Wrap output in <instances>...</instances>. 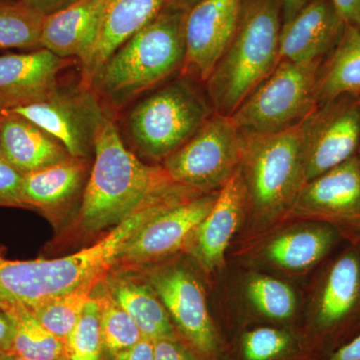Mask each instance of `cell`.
Segmentation results:
<instances>
[{
  "label": "cell",
  "instance_id": "cell-29",
  "mask_svg": "<svg viewBox=\"0 0 360 360\" xmlns=\"http://www.w3.org/2000/svg\"><path fill=\"white\" fill-rule=\"evenodd\" d=\"M44 16L20 0L0 1V49H40Z\"/></svg>",
  "mask_w": 360,
  "mask_h": 360
},
{
  "label": "cell",
  "instance_id": "cell-39",
  "mask_svg": "<svg viewBox=\"0 0 360 360\" xmlns=\"http://www.w3.org/2000/svg\"><path fill=\"white\" fill-rule=\"evenodd\" d=\"M13 326L6 312L0 310V354L9 352L13 342Z\"/></svg>",
  "mask_w": 360,
  "mask_h": 360
},
{
  "label": "cell",
  "instance_id": "cell-44",
  "mask_svg": "<svg viewBox=\"0 0 360 360\" xmlns=\"http://www.w3.org/2000/svg\"><path fill=\"white\" fill-rule=\"evenodd\" d=\"M0 117H1V111H0ZM0 160H4V153H2L1 141H0Z\"/></svg>",
  "mask_w": 360,
  "mask_h": 360
},
{
  "label": "cell",
  "instance_id": "cell-3",
  "mask_svg": "<svg viewBox=\"0 0 360 360\" xmlns=\"http://www.w3.org/2000/svg\"><path fill=\"white\" fill-rule=\"evenodd\" d=\"M243 134L246 217L232 246L283 222L307 181L302 122L277 134Z\"/></svg>",
  "mask_w": 360,
  "mask_h": 360
},
{
  "label": "cell",
  "instance_id": "cell-36",
  "mask_svg": "<svg viewBox=\"0 0 360 360\" xmlns=\"http://www.w3.org/2000/svg\"><path fill=\"white\" fill-rule=\"evenodd\" d=\"M343 22L360 32V0H331Z\"/></svg>",
  "mask_w": 360,
  "mask_h": 360
},
{
  "label": "cell",
  "instance_id": "cell-22",
  "mask_svg": "<svg viewBox=\"0 0 360 360\" xmlns=\"http://www.w3.org/2000/svg\"><path fill=\"white\" fill-rule=\"evenodd\" d=\"M108 0H78L44 16L40 47L63 59L84 60L96 44Z\"/></svg>",
  "mask_w": 360,
  "mask_h": 360
},
{
  "label": "cell",
  "instance_id": "cell-17",
  "mask_svg": "<svg viewBox=\"0 0 360 360\" xmlns=\"http://www.w3.org/2000/svg\"><path fill=\"white\" fill-rule=\"evenodd\" d=\"M243 0H200L187 13L186 72L205 82L226 51L238 28Z\"/></svg>",
  "mask_w": 360,
  "mask_h": 360
},
{
  "label": "cell",
  "instance_id": "cell-28",
  "mask_svg": "<svg viewBox=\"0 0 360 360\" xmlns=\"http://www.w3.org/2000/svg\"><path fill=\"white\" fill-rule=\"evenodd\" d=\"M103 281L85 283L65 295L47 300L30 310L47 330L59 340L65 341L82 316L94 290Z\"/></svg>",
  "mask_w": 360,
  "mask_h": 360
},
{
  "label": "cell",
  "instance_id": "cell-15",
  "mask_svg": "<svg viewBox=\"0 0 360 360\" xmlns=\"http://www.w3.org/2000/svg\"><path fill=\"white\" fill-rule=\"evenodd\" d=\"M246 193L239 168L219 191L214 205L198 225L184 253L206 277L221 276L229 253L245 224Z\"/></svg>",
  "mask_w": 360,
  "mask_h": 360
},
{
  "label": "cell",
  "instance_id": "cell-26",
  "mask_svg": "<svg viewBox=\"0 0 360 360\" xmlns=\"http://www.w3.org/2000/svg\"><path fill=\"white\" fill-rule=\"evenodd\" d=\"M342 96H360V32L347 25L338 44L321 63L317 105Z\"/></svg>",
  "mask_w": 360,
  "mask_h": 360
},
{
  "label": "cell",
  "instance_id": "cell-7",
  "mask_svg": "<svg viewBox=\"0 0 360 360\" xmlns=\"http://www.w3.org/2000/svg\"><path fill=\"white\" fill-rule=\"evenodd\" d=\"M193 80L180 77L134 104L125 131L137 150L163 161L188 141L212 115Z\"/></svg>",
  "mask_w": 360,
  "mask_h": 360
},
{
  "label": "cell",
  "instance_id": "cell-38",
  "mask_svg": "<svg viewBox=\"0 0 360 360\" xmlns=\"http://www.w3.org/2000/svg\"><path fill=\"white\" fill-rule=\"evenodd\" d=\"M322 360H360V335Z\"/></svg>",
  "mask_w": 360,
  "mask_h": 360
},
{
  "label": "cell",
  "instance_id": "cell-5",
  "mask_svg": "<svg viewBox=\"0 0 360 360\" xmlns=\"http://www.w3.org/2000/svg\"><path fill=\"white\" fill-rule=\"evenodd\" d=\"M281 0H243L238 28L206 80L215 112L231 116L279 63Z\"/></svg>",
  "mask_w": 360,
  "mask_h": 360
},
{
  "label": "cell",
  "instance_id": "cell-23",
  "mask_svg": "<svg viewBox=\"0 0 360 360\" xmlns=\"http://www.w3.org/2000/svg\"><path fill=\"white\" fill-rule=\"evenodd\" d=\"M0 141L4 160L22 174L71 158L53 136L13 111H1Z\"/></svg>",
  "mask_w": 360,
  "mask_h": 360
},
{
  "label": "cell",
  "instance_id": "cell-14",
  "mask_svg": "<svg viewBox=\"0 0 360 360\" xmlns=\"http://www.w3.org/2000/svg\"><path fill=\"white\" fill-rule=\"evenodd\" d=\"M307 179L356 155L360 146V96H342L317 105L302 122Z\"/></svg>",
  "mask_w": 360,
  "mask_h": 360
},
{
  "label": "cell",
  "instance_id": "cell-1",
  "mask_svg": "<svg viewBox=\"0 0 360 360\" xmlns=\"http://www.w3.org/2000/svg\"><path fill=\"white\" fill-rule=\"evenodd\" d=\"M175 196L143 206L96 245L53 259L11 260L0 253V310L28 309L91 281H105L135 233L156 215L179 205Z\"/></svg>",
  "mask_w": 360,
  "mask_h": 360
},
{
  "label": "cell",
  "instance_id": "cell-42",
  "mask_svg": "<svg viewBox=\"0 0 360 360\" xmlns=\"http://www.w3.org/2000/svg\"><path fill=\"white\" fill-rule=\"evenodd\" d=\"M0 360H34L25 359V357L20 356V355L14 354L13 352H4L0 354Z\"/></svg>",
  "mask_w": 360,
  "mask_h": 360
},
{
  "label": "cell",
  "instance_id": "cell-41",
  "mask_svg": "<svg viewBox=\"0 0 360 360\" xmlns=\"http://www.w3.org/2000/svg\"><path fill=\"white\" fill-rule=\"evenodd\" d=\"M198 1H200V0H168L167 4L189 11V9L193 6H195Z\"/></svg>",
  "mask_w": 360,
  "mask_h": 360
},
{
  "label": "cell",
  "instance_id": "cell-35",
  "mask_svg": "<svg viewBox=\"0 0 360 360\" xmlns=\"http://www.w3.org/2000/svg\"><path fill=\"white\" fill-rule=\"evenodd\" d=\"M112 357V360H155V341L143 336L134 345Z\"/></svg>",
  "mask_w": 360,
  "mask_h": 360
},
{
  "label": "cell",
  "instance_id": "cell-11",
  "mask_svg": "<svg viewBox=\"0 0 360 360\" xmlns=\"http://www.w3.org/2000/svg\"><path fill=\"white\" fill-rule=\"evenodd\" d=\"M8 111L37 124L77 158H86L94 151L97 131L108 113L94 89L80 82L58 84L39 101Z\"/></svg>",
  "mask_w": 360,
  "mask_h": 360
},
{
  "label": "cell",
  "instance_id": "cell-32",
  "mask_svg": "<svg viewBox=\"0 0 360 360\" xmlns=\"http://www.w3.org/2000/svg\"><path fill=\"white\" fill-rule=\"evenodd\" d=\"M68 360H103L98 302L94 295L65 341Z\"/></svg>",
  "mask_w": 360,
  "mask_h": 360
},
{
  "label": "cell",
  "instance_id": "cell-6",
  "mask_svg": "<svg viewBox=\"0 0 360 360\" xmlns=\"http://www.w3.org/2000/svg\"><path fill=\"white\" fill-rule=\"evenodd\" d=\"M300 316L317 360L360 335V251L354 243L347 241L311 274Z\"/></svg>",
  "mask_w": 360,
  "mask_h": 360
},
{
  "label": "cell",
  "instance_id": "cell-25",
  "mask_svg": "<svg viewBox=\"0 0 360 360\" xmlns=\"http://www.w3.org/2000/svg\"><path fill=\"white\" fill-rule=\"evenodd\" d=\"M108 281L111 295L131 316L144 338L153 341L176 338L174 322L146 279L113 277Z\"/></svg>",
  "mask_w": 360,
  "mask_h": 360
},
{
  "label": "cell",
  "instance_id": "cell-43",
  "mask_svg": "<svg viewBox=\"0 0 360 360\" xmlns=\"http://www.w3.org/2000/svg\"><path fill=\"white\" fill-rule=\"evenodd\" d=\"M352 243H354L355 245L357 246V248H359L360 251V232L359 233V236L355 238L354 240L352 241Z\"/></svg>",
  "mask_w": 360,
  "mask_h": 360
},
{
  "label": "cell",
  "instance_id": "cell-45",
  "mask_svg": "<svg viewBox=\"0 0 360 360\" xmlns=\"http://www.w3.org/2000/svg\"><path fill=\"white\" fill-rule=\"evenodd\" d=\"M356 155L357 160H359V167H360V146H359V150H357L356 155Z\"/></svg>",
  "mask_w": 360,
  "mask_h": 360
},
{
  "label": "cell",
  "instance_id": "cell-12",
  "mask_svg": "<svg viewBox=\"0 0 360 360\" xmlns=\"http://www.w3.org/2000/svg\"><path fill=\"white\" fill-rule=\"evenodd\" d=\"M146 281L167 309L174 326L203 356H217L220 340L198 274L180 262L150 269Z\"/></svg>",
  "mask_w": 360,
  "mask_h": 360
},
{
  "label": "cell",
  "instance_id": "cell-8",
  "mask_svg": "<svg viewBox=\"0 0 360 360\" xmlns=\"http://www.w3.org/2000/svg\"><path fill=\"white\" fill-rule=\"evenodd\" d=\"M342 243L333 225L307 220L284 221L241 245L232 246L229 264L260 270L288 281L311 276Z\"/></svg>",
  "mask_w": 360,
  "mask_h": 360
},
{
  "label": "cell",
  "instance_id": "cell-9",
  "mask_svg": "<svg viewBox=\"0 0 360 360\" xmlns=\"http://www.w3.org/2000/svg\"><path fill=\"white\" fill-rule=\"evenodd\" d=\"M322 63L281 61L232 113V122L243 134H277L303 122L317 108Z\"/></svg>",
  "mask_w": 360,
  "mask_h": 360
},
{
  "label": "cell",
  "instance_id": "cell-46",
  "mask_svg": "<svg viewBox=\"0 0 360 360\" xmlns=\"http://www.w3.org/2000/svg\"><path fill=\"white\" fill-rule=\"evenodd\" d=\"M0 1H11V0H0Z\"/></svg>",
  "mask_w": 360,
  "mask_h": 360
},
{
  "label": "cell",
  "instance_id": "cell-18",
  "mask_svg": "<svg viewBox=\"0 0 360 360\" xmlns=\"http://www.w3.org/2000/svg\"><path fill=\"white\" fill-rule=\"evenodd\" d=\"M233 267L231 307L250 319L281 328L300 319L303 292L295 283L260 270Z\"/></svg>",
  "mask_w": 360,
  "mask_h": 360
},
{
  "label": "cell",
  "instance_id": "cell-20",
  "mask_svg": "<svg viewBox=\"0 0 360 360\" xmlns=\"http://www.w3.org/2000/svg\"><path fill=\"white\" fill-rule=\"evenodd\" d=\"M71 60L44 49L0 56V111L14 110L46 96L59 84V75Z\"/></svg>",
  "mask_w": 360,
  "mask_h": 360
},
{
  "label": "cell",
  "instance_id": "cell-37",
  "mask_svg": "<svg viewBox=\"0 0 360 360\" xmlns=\"http://www.w3.org/2000/svg\"><path fill=\"white\" fill-rule=\"evenodd\" d=\"M20 1L42 15L47 16L72 6L78 0H20Z\"/></svg>",
  "mask_w": 360,
  "mask_h": 360
},
{
  "label": "cell",
  "instance_id": "cell-21",
  "mask_svg": "<svg viewBox=\"0 0 360 360\" xmlns=\"http://www.w3.org/2000/svg\"><path fill=\"white\" fill-rule=\"evenodd\" d=\"M168 0H108L98 37L89 56L80 61L79 82L91 87L101 66L113 52L153 20Z\"/></svg>",
  "mask_w": 360,
  "mask_h": 360
},
{
  "label": "cell",
  "instance_id": "cell-30",
  "mask_svg": "<svg viewBox=\"0 0 360 360\" xmlns=\"http://www.w3.org/2000/svg\"><path fill=\"white\" fill-rule=\"evenodd\" d=\"M94 296L98 302L103 348L111 356L132 347L143 338L134 319L116 302L108 288Z\"/></svg>",
  "mask_w": 360,
  "mask_h": 360
},
{
  "label": "cell",
  "instance_id": "cell-34",
  "mask_svg": "<svg viewBox=\"0 0 360 360\" xmlns=\"http://www.w3.org/2000/svg\"><path fill=\"white\" fill-rule=\"evenodd\" d=\"M155 360H194L177 338L155 340Z\"/></svg>",
  "mask_w": 360,
  "mask_h": 360
},
{
  "label": "cell",
  "instance_id": "cell-33",
  "mask_svg": "<svg viewBox=\"0 0 360 360\" xmlns=\"http://www.w3.org/2000/svg\"><path fill=\"white\" fill-rule=\"evenodd\" d=\"M23 174L6 160H0V205L25 206L21 188Z\"/></svg>",
  "mask_w": 360,
  "mask_h": 360
},
{
  "label": "cell",
  "instance_id": "cell-2",
  "mask_svg": "<svg viewBox=\"0 0 360 360\" xmlns=\"http://www.w3.org/2000/svg\"><path fill=\"white\" fill-rule=\"evenodd\" d=\"M94 153L77 215L78 226L87 233L115 227L153 201L193 191L175 182L162 167L146 165L135 156L110 113L97 131Z\"/></svg>",
  "mask_w": 360,
  "mask_h": 360
},
{
  "label": "cell",
  "instance_id": "cell-4",
  "mask_svg": "<svg viewBox=\"0 0 360 360\" xmlns=\"http://www.w3.org/2000/svg\"><path fill=\"white\" fill-rule=\"evenodd\" d=\"M187 13L167 4L113 52L91 82L104 108H123L182 68Z\"/></svg>",
  "mask_w": 360,
  "mask_h": 360
},
{
  "label": "cell",
  "instance_id": "cell-27",
  "mask_svg": "<svg viewBox=\"0 0 360 360\" xmlns=\"http://www.w3.org/2000/svg\"><path fill=\"white\" fill-rule=\"evenodd\" d=\"M4 312L13 326L9 352L34 360H68L65 341L47 330L27 307H11Z\"/></svg>",
  "mask_w": 360,
  "mask_h": 360
},
{
  "label": "cell",
  "instance_id": "cell-19",
  "mask_svg": "<svg viewBox=\"0 0 360 360\" xmlns=\"http://www.w3.org/2000/svg\"><path fill=\"white\" fill-rule=\"evenodd\" d=\"M345 23L331 0H311L279 34V63L323 60L338 44Z\"/></svg>",
  "mask_w": 360,
  "mask_h": 360
},
{
  "label": "cell",
  "instance_id": "cell-24",
  "mask_svg": "<svg viewBox=\"0 0 360 360\" xmlns=\"http://www.w3.org/2000/svg\"><path fill=\"white\" fill-rule=\"evenodd\" d=\"M86 158H71L56 165L23 174L25 206L53 210L70 202L84 186Z\"/></svg>",
  "mask_w": 360,
  "mask_h": 360
},
{
  "label": "cell",
  "instance_id": "cell-10",
  "mask_svg": "<svg viewBox=\"0 0 360 360\" xmlns=\"http://www.w3.org/2000/svg\"><path fill=\"white\" fill-rule=\"evenodd\" d=\"M243 146V132L231 116L214 112L161 167L181 186L202 194L217 193L240 167Z\"/></svg>",
  "mask_w": 360,
  "mask_h": 360
},
{
  "label": "cell",
  "instance_id": "cell-13",
  "mask_svg": "<svg viewBox=\"0 0 360 360\" xmlns=\"http://www.w3.org/2000/svg\"><path fill=\"white\" fill-rule=\"evenodd\" d=\"M291 220L333 225L347 243H352L360 232V167L356 155L307 181L284 221Z\"/></svg>",
  "mask_w": 360,
  "mask_h": 360
},
{
  "label": "cell",
  "instance_id": "cell-16",
  "mask_svg": "<svg viewBox=\"0 0 360 360\" xmlns=\"http://www.w3.org/2000/svg\"><path fill=\"white\" fill-rule=\"evenodd\" d=\"M217 194L196 196L156 215L130 239L116 264L139 267L160 264L184 252L194 229L214 205Z\"/></svg>",
  "mask_w": 360,
  "mask_h": 360
},
{
  "label": "cell",
  "instance_id": "cell-40",
  "mask_svg": "<svg viewBox=\"0 0 360 360\" xmlns=\"http://www.w3.org/2000/svg\"><path fill=\"white\" fill-rule=\"evenodd\" d=\"M311 0H281L283 22L291 20Z\"/></svg>",
  "mask_w": 360,
  "mask_h": 360
},
{
  "label": "cell",
  "instance_id": "cell-31",
  "mask_svg": "<svg viewBox=\"0 0 360 360\" xmlns=\"http://www.w3.org/2000/svg\"><path fill=\"white\" fill-rule=\"evenodd\" d=\"M295 348V335L281 326H257L241 335L243 360H281L290 356Z\"/></svg>",
  "mask_w": 360,
  "mask_h": 360
}]
</instances>
